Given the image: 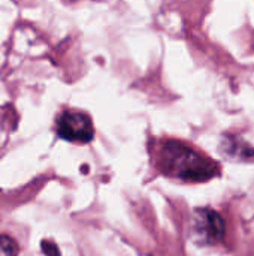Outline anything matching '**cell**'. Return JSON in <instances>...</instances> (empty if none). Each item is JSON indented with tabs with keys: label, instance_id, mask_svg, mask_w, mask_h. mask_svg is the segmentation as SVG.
<instances>
[{
	"label": "cell",
	"instance_id": "6da1fadb",
	"mask_svg": "<svg viewBox=\"0 0 254 256\" xmlns=\"http://www.w3.org/2000/svg\"><path fill=\"white\" fill-rule=\"evenodd\" d=\"M154 159L162 174L187 183H204L220 174V166L213 159L180 140L159 141Z\"/></svg>",
	"mask_w": 254,
	"mask_h": 256
},
{
	"label": "cell",
	"instance_id": "7a4b0ae2",
	"mask_svg": "<svg viewBox=\"0 0 254 256\" xmlns=\"http://www.w3.org/2000/svg\"><path fill=\"white\" fill-rule=\"evenodd\" d=\"M57 135L69 142L85 144L94 138L91 117L79 110H63L55 118Z\"/></svg>",
	"mask_w": 254,
	"mask_h": 256
},
{
	"label": "cell",
	"instance_id": "3957f363",
	"mask_svg": "<svg viewBox=\"0 0 254 256\" xmlns=\"http://www.w3.org/2000/svg\"><path fill=\"white\" fill-rule=\"evenodd\" d=\"M193 237L201 244H219L225 237V220L213 208H198L193 214Z\"/></svg>",
	"mask_w": 254,
	"mask_h": 256
},
{
	"label": "cell",
	"instance_id": "277c9868",
	"mask_svg": "<svg viewBox=\"0 0 254 256\" xmlns=\"http://www.w3.org/2000/svg\"><path fill=\"white\" fill-rule=\"evenodd\" d=\"M220 153L234 162H253L254 147L235 135H223L219 146Z\"/></svg>",
	"mask_w": 254,
	"mask_h": 256
},
{
	"label": "cell",
	"instance_id": "5b68a950",
	"mask_svg": "<svg viewBox=\"0 0 254 256\" xmlns=\"http://www.w3.org/2000/svg\"><path fill=\"white\" fill-rule=\"evenodd\" d=\"M19 248L16 242L4 234H0V256H18Z\"/></svg>",
	"mask_w": 254,
	"mask_h": 256
},
{
	"label": "cell",
	"instance_id": "8992f818",
	"mask_svg": "<svg viewBox=\"0 0 254 256\" xmlns=\"http://www.w3.org/2000/svg\"><path fill=\"white\" fill-rule=\"evenodd\" d=\"M42 248H43V252H45L48 256H58V249H57L52 243H49V244H48V243L45 242Z\"/></svg>",
	"mask_w": 254,
	"mask_h": 256
}]
</instances>
